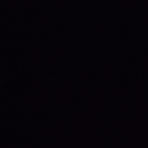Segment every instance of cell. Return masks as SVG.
I'll list each match as a JSON object with an SVG mask.
<instances>
[]
</instances>
